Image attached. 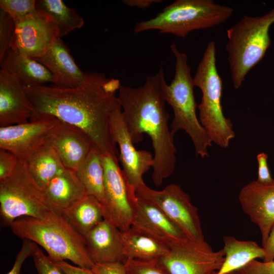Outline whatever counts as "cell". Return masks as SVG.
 <instances>
[{
	"mask_svg": "<svg viewBox=\"0 0 274 274\" xmlns=\"http://www.w3.org/2000/svg\"><path fill=\"white\" fill-rule=\"evenodd\" d=\"M110 131L112 142L118 144L119 160L122 172L128 183L135 190L145 183L143 176L154 164V157L146 150H137L133 145L124 121L121 108L114 111L110 116Z\"/></svg>",
	"mask_w": 274,
	"mask_h": 274,
	"instance_id": "obj_14",
	"label": "cell"
},
{
	"mask_svg": "<svg viewBox=\"0 0 274 274\" xmlns=\"http://www.w3.org/2000/svg\"><path fill=\"white\" fill-rule=\"evenodd\" d=\"M193 80L202 93L197 106L199 121L212 143L227 148L235 134L231 121L225 116L221 105L223 83L217 68L214 41L208 43Z\"/></svg>",
	"mask_w": 274,
	"mask_h": 274,
	"instance_id": "obj_7",
	"label": "cell"
},
{
	"mask_svg": "<svg viewBox=\"0 0 274 274\" xmlns=\"http://www.w3.org/2000/svg\"><path fill=\"white\" fill-rule=\"evenodd\" d=\"M0 9L8 14L14 20L37 11L35 0H1Z\"/></svg>",
	"mask_w": 274,
	"mask_h": 274,
	"instance_id": "obj_30",
	"label": "cell"
},
{
	"mask_svg": "<svg viewBox=\"0 0 274 274\" xmlns=\"http://www.w3.org/2000/svg\"><path fill=\"white\" fill-rule=\"evenodd\" d=\"M52 211L61 214L88 195L75 171L64 169L43 190Z\"/></svg>",
	"mask_w": 274,
	"mask_h": 274,
	"instance_id": "obj_21",
	"label": "cell"
},
{
	"mask_svg": "<svg viewBox=\"0 0 274 274\" xmlns=\"http://www.w3.org/2000/svg\"><path fill=\"white\" fill-rule=\"evenodd\" d=\"M14 21L10 49L27 57H42L60 38L55 23L44 12L37 10Z\"/></svg>",
	"mask_w": 274,
	"mask_h": 274,
	"instance_id": "obj_12",
	"label": "cell"
},
{
	"mask_svg": "<svg viewBox=\"0 0 274 274\" xmlns=\"http://www.w3.org/2000/svg\"><path fill=\"white\" fill-rule=\"evenodd\" d=\"M35 115L23 84L8 71H0V127L28 122Z\"/></svg>",
	"mask_w": 274,
	"mask_h": 274,
	"instance_id": "obj_18",
	"label": "cell"
},
{
	"mask_svg": "<svg viewBox=\"0 0 274 274\" xmlns=\"http://www.w3.org/2000/svg\"><path fill=\"white\" fill-rule=\"evenodd\" d=\"M135 192L157 206L189 239L204 241L198 209L192 203L189 195L179 185L171 184L161 190H156L144 183Z\"/></svg>",
	"mask_w": 274,
	"mask_h": 274,
	"instance_id": "obj_10",
	"label": "cell"
},
{
	"mask_svg": "<svg viewBox=\"0 0 274 274\" xmlns=\"http://www.w3.org/2000/svg\"><path fill=\"white\" fill-rule=\"evenodd\" d=\"M265 256L263 260L264 262H270L274 260V224L272 225L266 243L263 247Z\"/></svg>",
	"mask_w": 274,
	"mask_h": 274,
	"instance_id": "obj_39",
	"label": "cell"
},
{
	"mask_svg": "<svg viewBox=\"0 0 274 274\" xmlns=\"http://www.w3.org/2000/svg\"><path fill=\"white\" fill-rule=\"evenodd\" d=\"M15 28L14 19L0 9V62L10 49V44Z\"/></svg>",
	"mask_w": 274,
	"mask_h": 274,
	"instance_id": "obj_31",
	"label": "cell"
},
{
	"mask_svg": "<svg viewBox=\"0 0 274 274\" xmlns=\"http://www.w3.org/2000/svg\"><path fill=\"white\" fill-rule=\"evenodd\" d=\"M274 8L257 17L245 15L226 30L225 48L234 87L241 86L249 72L264 57L271 45L269 29Z\"/></svg>",
	"mask_w": 274,
	"mask_h": 274,
	"instance_id": "obj_5",
	"label": "cell"
},
{
	"mask_svg": "<svg viewBox=\"0 0 274 274\" xmlns=\"http://www.w3.org/2000/svg\"><path fill=\"white\" fill-rule=\"evenodd\" d=\"M55 151L64 167L76 171L95 146L79 128L57 119L46 143Z\"/></svg>",
	"mask_w": 274,
	"mask_h": 274,
	"instance_id": "obj_15",
	"label": "cell"
},
{
	"mask_svg": "<svg viewBox=\"0 0 274 274\" xmlns=\"http://www.w3.org/2000/svg\"><path fill=\"white\" fill-rule=\"evenodd\" d=\"M125 260H159L168 252L167 246L129 227L120 230Z\"/></svg>",
	"mask_w": 274,
	"mask_h": 274,
	"instance_id": "obj_23",
	"label": "cell"
},
{
	"mask_svg": "<svg viewBox=\"0 0 274 274\" xmlns=\"http://www.w3.org/2000/svg\"><path fill=\"white\" fill-rule=\"evenodd\" d=\"M165 81L161 66L154 75L146 77L139 87L120 85L118 99L127 131L133 144L151 138L154 151L152 180L159 187L173 173L177 152L174 135L168 125L163 83Z\"/></svg>",
	"mask_w": 274,
	"mask_h": 274,
	"instance_id": "obj_2",
	"label": "cell"
},
{
	"mask_svg": "<svg viewBox=\"0 0 274 274\" xmlns=\"http://www.w3.org/2000/svg\"><path fill=\"white\" fill-rule=\"evenodd\" d=\"M64 274H94L91 269L71 265L65 261L55 262Z\"/></svg>",
	"mask_w": 274,
	"mask_h": 274,
	"instance_id": "obj_38",
	"label": "cell"
},
{
	"mask_svg": "<svg viewBox=\"0 0 274 274\" xmlns=\"http://www.w3.org/2000/svg\"><path fill=\"white\" fill-rule=\"evenodd\" d=\"M25 164L30 176L42 190L65 169L55 151L47 143L35 152Z\"/></svg>",
	"mask_w": 274,
	"mask_h": 274,
	"instance_id": "obj_26",
	"label": "cell"
},
{
	"mask_svg": "<svg viewBox=\"0 0 274 274\" xmlns=\"http://www.w3.org/2000/svg\"><path fill=\"white\" fill-rule=\"evenodd\" d=\"M32 257L38 274H63L60 267L48 255H45L37 244Z\"/></svg>",
	"mask_w": 274,
	"mask_h": 274,
	"instance_id": "obj_32",
	"label": "cell"
},
{
	"mask_svg": "<svg viewBox=\"0 0 274 274\" xmlns=\"http://www.w3.org/2000/svg\"><path fill=\"white\" fill-rule=\"evenodd\" d=\"M61 215L84 237L104 219L101 203L90 195L64 210Z\"/></svg>",
	"mask_w": 274,
	"mask_h": 274,
	"instance_id": "obj_25",
	"label": "cell"
},
{
	"mask_svg": "<svg viewBox=\"0 0 274 274\" xmlns=\"http://www.w3.org/2000/svg\"><path fill=\"white\" fill-rule=\"evenodd\" d=\"M258 171L256 181L260 183L268 184L272 182V178L267 164L268 155L264 152H261L256 156Z\"/></svg>",
	"mask_w": 274,
	"mask_h": 274,
	"instance_id": "obj_36",
	"label": "cell"
},
{
	"mask_svg": "<svg viewBox=\"0 0 274 274\" xmlns=\"http://www.w3.org/2000/svg\"><path fill=\"white\" fill-rule=\"evenodd\" d=\"M136 196V211L131 227L169 247L188 238L157 206Z\"/></svg>",
	"mask_w": 274,
	"mask_h": 274,
	"instance_id": "obj_17",
	"label": "cell"
},
{
	"mask_svg": "<svg viewBox=\"0 0 274 274\" xmlns=\"http://www.w3.org/2000/svg\"><path fill=\"white\" fill-rule=\"evenodd\" d=\"M104 169V219L120 230L131 227L137 208L135 189L128 182L120 168L117 157L102 154Z\"/></svg>",
	"mask_w": 274,
	"mask_h": 274,
	"instance_id": "obj_9",
	"label": "cell"
},
{
	"mask_svg": "<svg viewBox=\"0 0 274 274\" xmlns=\"http://www.w3.org/2000/svg\"><path fill=\"white\" fill-rule=\"evenodd\" d=\"M123 263L126 274H171L159 260L145 261L127 259Z\"/></svg>",
	"mask_w": 274,
	"mask_h": 274,
	"instance_id": "obj_29",
	"label": "cell"
},
{
	"mask_svg": "<svg viewBox=\"0 0 274 274\" xmlns=\"http://www.w3.org/2000/svg\"><path fill=\"white\" fill-rule=\"evenodd\" d=\"M224 259L223 249L214 251L205 241L186 238L169 247L159 261L171 274H214Z\"/></svg>",
	"mask_w": 274,
	"mask_h": 274,
	"instance_id": "obj_11",
	"label": "cell"
},
{
	"mask_svg": "<svg viewBox=\"0 0 274 274\" xmlns=\"http://www.w3.org/2000/svg\"><path fill=\"white\" fill-rule=\"evenodd\" d=\"M122 3L131 7L145 9L149 7L153 4L160 3L161 0H122Z\"/></svg>",
	"mask_w": 274,
	"mask_h": 274,
	"instance_id": "obj_40",
	"label": "cell"
},
{
	"mask_svg": "<svg viewBox=\"0 0 274 274\" xmlns=\"http://www.w3.org/2000/svg\"><path fill=\"white\" fill-rule=\"evenodd\" d=\"M88 254L94 264L125 260L120 230L105 219L84 236Z\"/></svg>",
	"mask_w": 274,
	"mask_h": 274,
	"instance_id": "obj_19",
	"label": "cell"
},
{
	"mask_svg": "<svg viewBox=\"0 0 274 274\" xmlns=\"http://www.w3.org/2000/svg\"><path fill=\"white\" fill-rule=\"evenodd\" d=\"M1 67L17 77L26 86L44 85L54 82V77L44 65L11 49L0 62Z\"/></svg>",
	"mask_w": 274,
	"mask_h": 274,
	"instance_id": "obj_22",
	"label": "cell"
},
{
	"mask_svg": "<svg viewBox=\"0 0 274 274\" xmlns=\"http://www.w3.org/2000/svg\"><path fill=\"white\" fill-rule=\"evenodd\" d=\"M102 153L94 146L75 172L88 195L95 197L102 207L105 201L104 169Z\"/></svg>",
	"mask_w": 274,
	"mask_h": 274,
	"instance_id": "obj_27",
	"label": "cell"
},
{
	"mask_svg": "<svg viewBox=\"0 0 274 274\" xmlns=\"http://www.w3.org/2000/svg\"><path fill=\"white\" fill-rule=\"evenodd\" d=\"M36 8L52 18L57 26L60 38L81 28L84 24L83 18L61 0L36 1Z\"/></svg>",
	"mask_w": 274,
	"mask_h": 274,
	"instance_id": "obj_28",
	"label": "cell"
},
{
	"mask_svg": "<svg viewBox=\"0 0 274 274\" xmlns=\"http://www.w3.org/2000/svg\"><path fill=\"white\" fill-rule=\"evenodd\" d=\"M108 79L104 74L91 73H87L85 81L75 88L23 85V88L35 115L51 116L79 128L102 154L117 157L109 120L121 106L116 93L104 87Z\"/></svg>",
	"mask_w": 274,
	"mask_h": 274,
	"instance_id": "obj_1",
	"label": "cell"
},
{
	"mask_svg": "<svg viewBox=\"0 0 274 274\" xmlns=\"http://www.w3.org/2000/svg\"><path fill=\"white\" fill-rule=\"evenodd\" d=\"M57 118L35 115L26 123L0 127V149L13 153L25 163L47 141Z\"/></svg>",
	"mask_w": 274,
	"mask_h": 274,
	"instance_id": "obj_13",
	"label": "cell"
},
{
	"mask_svg": "<svg viewBox=\"0 0 274 274\" xmlns=\"http://www.w3.org/2000/svg\"><path fill=\"white\" fill-rule=\"evenodd\" d=\"M51 212L43 191L33 180L24 163L20 161L13 174L0 181V216L3 226L10 227L21 217L41 218Z\"/></svg>",
	"mask_w": 274,
	"mask_h": 274,
	"instance_id": "obj_8",
	"label": "cell"
},
{
	"mask_svg": "<svg viewBox=\"0 0 274 274\" xmlns=\"http://www.w3.org/2000/svg\"><path fill=\"white\" fill-rule=\"evenodd\" d=\"M170 48L175 57V74L169 85L164 81L163 92L165 101L174 112L170 131L175 135L180 130L185 131L192 141L196 156L204 158L209 157L208 149L213 143L197 116L198 105L194 94L195 86L188 56L174 43Z\"/></svg>",
	"mask_w": 274,
	"mask_h": 274,
	"instance_id": "obj_4",
	"label": "cell"
},
{
	"mask_svg": "<svg viewBox=\"0 0 274 274\" xmlns=\"http://www.w3.org/2000/svg\"><path fill=\"white\" fill-rule=\"evenodd\" d=\"M20 238L28 239L43 248L54 262L69 260L77 266L92 269L84 237L60 214L53 211L43 218L24 216L10 226Z\"/></svg>",
	"mask_w": 274,
	"mask_h": 274,
	"instance_id": "obj_3",
	"label": "cell"
},
{
	"mask_svg": "<svg viewBox=\"0 0 274 274\" xmlns=\"http://www.w3.org/2000/svg\"><path fill=\"white\" fill-rule=\"evenodd\" d=\"M233 9L213 0H177L148 20L136 22L133 31L139 33L157 30L179 38L191 31L218 26L227 20Z\"/></svg>",
	"mask_w": 274,
	"mask_h": 274,
	"instance_id": "obj_6",
	"label": "cell"
},
{
	"mask_svg": "<svg viewBox=\"0 0 274 274\" xmlns=\"http://www.w3.org/2000/svg\"><path fill=\"white\" fill-rule=\"evenodd\" d=\"M91 270L94 274H126L122 262L95 264Z\"/></svg>",
	"mask_w": 274,
	"mask_h": 274,
	"instance_id": "obj_37",
	"label": "cell"
},
{
	"mask_svg": "<svg viewBox=\"0 0 274 274\" xmlns=\"http://www.w3.org/2000/svg\"><path fill=\"white\" fill-rule=\"evenodd\" d=\"M36 243L26 239L23 241L21 248L17 254L12 269L7 274H20L25 260L33 253Z\"/></svg>",
	"mask_w": 274,
	"mask_h": 274,
	"instance_id": "obj_34",
	"label": "cell"
},
{
	"mask_svg": "<svg viewBox=\"0 0 274 274\" xmlns=\"http://www.w3.org/2000/svg\"><path fill=\"white\" fill-rule=\"evenodd\" d=\"M225 259L221 268L214 274H227L236 271L253 260L263 259V247L251 241H241L233 236H223Z\"/></svg>",
	"mask_w": 274,
	"mask_h": 274,
	"instance_id": "obj_24",
	"label": "cell"
},
{
	"mask_svg": "<svg viewBox=\"0 0 274 274\" xmlns=\"http://www.w3.org/2000/svg\"><path fill=\"white\" fill-rule=\"evenodd\" d=\"M227 274H239V273L237 270H236V271L230 272Z\"/></svg>",
	"mask_w": 274,
	"mask_h": 274,
	"instance_id": "obj_41",
	"label": "cell"
},
{
	"mask_svg": "<svg viewBox=\"0 0 274 274\" xmlns=\"http://www.w3.org/2000/svg\"><path fill=\"white\" fill-rule=\"evenodd\" d=\"M238 200L243 212L258 227L263 247L274 224V180L268 184L250 182L241 189Z\"/></svg>",
	"mask_w": 274,
	"mask_h": 274,
	"instance_id": "obj_16",
	"label": "cell"
},
{
	"mask_svg": "<svg viewBox=\"0 0 274 274\" xmlns=\"http://www.w3.org/2000/svg\"><path fill=\"white\" fill-rule=\"evenodd\" d=\"M52 74L54 85L61 88H75L86 80L87 73L76 64L66 45L58 38L41 57L35 59Z\"/></svg>",
	"mask_w": 274,
	"mask_h": 274,
	"instance_id": "obj_20",
	"label": "cell"
},
{
	"mask_svg": "<svg viewBox=\"0 0 274 274\" xmlns=\"http://www.w3.org/2000/svg\"><path fill=\"white\" fill-rule=\"evenodd\" d=\"M237 271L239 274H274V260L270 262L254 260Z\"/></svg>",
	"mask_w": 274,
	"mask_h": 274,
	"instance_id": "obj_35",
	"label": "cell"
},
{
	"mask_svg": "<svg viewBox=\"0 0 274 274\" xmlns=\"http://www.w3.org/2000/svg\"><path fill=\"white\" fill-rule=\"evenodd\" d=\"M19 162L13 153L0 149V181L12 175L16 169Z\"/></svg>",
	"mask_w": 274,
	"mask_h": 274,
	"instance_id": "obj_33",
	"label": "cell"
}]
</instances>
